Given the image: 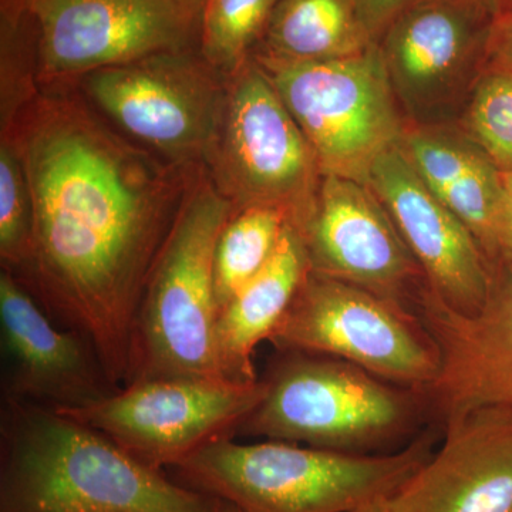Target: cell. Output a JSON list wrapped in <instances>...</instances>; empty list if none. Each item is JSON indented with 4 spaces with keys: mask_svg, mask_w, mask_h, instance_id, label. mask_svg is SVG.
<instances>
[{
    "mask_svg": "<svg viewBox=\"0 0 512 512\" xmlns=\"http://www.w3.org/2000/svg\"><path fill=\"white\" fill-rule=\"evenodd\" d=\"M424 434L389 454H349L288 441L222 439L174 467L180 483L241 512H350L392 497L433 456Z\"/></svg>",
    "mask_w": 512,
    "mask_h": 512,
    "instance_id": "4",
    "label": "cell"
},
{
    "mask_svg": "<svg viewBox=\"0 0 512 512\" xmlns=\"http://www.w3.org/2000/svg\"><path fill=\"white\" fill-rule=\"evenodd\" d=\"M443 446L390 497L392 512H512V410L444 427Z\"/></svg>",
    "mask_w": 512,
    "mask_h": 512,
    "instance_id": "17",
    "label": "cell"
},
{
    "mask_svg": "<svg viewBox=\"0 0 512 512\" xmlns=\"http://www.w3.org/2000/svg\"><path fill=\"white\" fill-rule=\"evenodd\" d=\"M360 18L373 42L379 43L387 28L400 13L417 0H355Z\"/></svg>",
    "mask_w": 512,
    "mask_h": 512,
    "instance_id": "26",
    "label": "cell"
},
{
    "mask_svg": "<svg viewBox=\"0 0 512 512\" xmlns=\"http://www.w3.org/2000/svg\"><path fill=\"white\" fill-rule=\"evenodd\" d=\"M32 200L15 141L0 137V261L18 275L32 251Z\"/></svg>",
    "mask_w": 512,
    "mask_h": 512,
    "instance_id": "25",
    "label": "cell"
},
{
    "mask_svg": "<svg viewBox=\"0 0 512 512\" xmlns=\"http://www.w3.org/2000/svg\"><path fill=\"white\" fill-rule=\"evenodd\" d=\"M177 2L180 3V5L183 6L185 10H188L191 15H194L195 18L200 20V13L202 6H204L205 0H177Z\"/></svg>",
    "mask_w": 512,
    "mask_h": 512,
    "instance_id": "30",
    "label": "cell"
},
{
    "mask_svg": "<svg viewBox=\"0 0 512 512\" xmlns=\"http://www.w3.org/2000/svg\"><path fill=\"white\" fill-rule=\"evenodd\" d=\"M261 380L264 396L238 436L376 454L406 439L429 412L421 390L387 382L338 357L278 352Z\"/></svg>",
    "mask_w": 512,
    "mask_h": 512,
    "instance_id": "5",
    "label": "cell"
},
{
    "mask_svg": "<svg viewBox=\"0 0 512 512\" xmlns=\"http://www.w3.org/2000/svg\"><path fill=\"white\" fill-rule=\"evenodd\" d=\"M498 254V261L512 268V171L504 173L503 208L498 224Z\"/></svg>",
    "mask_w": 512,
    "mask_h": 512,
    "instance_id": "28",
    "label": "cell"
},
{
    "mask_svg": "<svg viewBox=\"0 0 512 512\" xmlns=\"http://www.w3.org/2000/svg\"><path fill=\"white\" fill-rule=\"evenodd\" d=\"M372 188L419 264L427 289L460 315H476L491 282V265L463 221L421 181L397 144L377 157Z\"/></svg>",
    "mask_w": 512,
    "mask_h": 512,
    "instance_id": "15",
    "label": "cell"
},
{
    "mask_svg": "<svg viewBox=\"0 0 512 512\" xmlns=\"http://www.w3.org/2000/svg\"><path fill=\"white\" fill-rule=\"evenodd\" d=\"M456 126L501 173L512 171V70L487 60Z\"/></svg>",
    "mask_w": 512,
    "mask_h": 512,
    "instance_id": "24",
    "label": "cell"
},
{
    "mask_svg": "<svg viewBox=\"0 0 512 512\" xmlns=\"http://www.w3.org/2000/svg\"><path fill=\"white\" fill-rule=\"evenodd\" d=\"M264 392L261 379H154L127 384L92 406L59 412L89 424L141 463L163 471L215 441L238 436Z\"/></svg>",
    "mask_w": 512,
    "mask_h": 512,
    "instance_id": "10",
    "label": "cell"
},
{
    "mask_svg": "<svg viewBox=\"0 0 512 512\" xmlns=\"http://www.w3.org/2000/svg\"><path fill=\"white\" fill-rule=\"evenodd\" d=\"M252 59L301 127L323 175L366 183L377 157L402 141L407 121L379 46L329 62Z\"/></svg>",
    "mask_w": 512,
    "mask_h": 512,
    "instance_id": "7",
    "label": "cell"
},
{
    "mask_svg": "<svg viewBox=\"0 0 512 512\" xmlns=\"http://www.w3.org/2000/svg\"><path fill=\"white\" fill-rule=\"evenodd\" d=\"M487 60L512 70V0L498 2L488 43Z\"/></svg>",
    "mask_w": 512,
    "mask_h": 512,
    "instance_id": "27",
    "label": "cell"
},
{
    "mask_svg": "<svg viewBox=\"0 0 512 512\" xmlns=\"http://www.w3.org/2000/svg\"><path fill=\"white\" fill-rule=\"evenodd\" d=\"M279 0H205L198 20V50L229 76L254 53Z\"/></svg>",
    "mask_w": 512,
    "mask_h": 512,
    "instance_id": "22",
    "label": "cell"
},
{
    "mask_svg": "<svg viewBox=\"0 0 512 512\" xmlns=\"http://www.w3.org/2000/svg\"><path fill=\"white\" fill-rule=\"evenodd\" d=\"M234 211L202 168L188 185L148 274L123 386L154 379H225L217 348L214 256Z\"/></svg>",
    "mask_w": 512,
    "mask_h": 512,
    "instance_id": "3",
    "label": "cell"
},
{
    "mask_svg": "<svg viewBox=\"0 0 512 512\" xmlns=\"http://www.w3.org/2000/svg\"><path fill=\"white\" fill-rule=\"evenodd\" d=\"M373 42L355 0H279L252 55L282 62H329Z\"/></svg>",
    "mask_w": 512,
    "mask_h": 512,
    "instance_id": "20",
    "label": "cell"
},
{
    "mask_svg": "<svg viewBox=\"0 0 512 512\" xmlns=\"http://www.w3.org/2000/svg\"><path fill=\"white\" fill-rule=\"evenodd\" d=\"M289 224L291 217L281 208L256 205L234 211L215 248V295L220 312L274 258Z\"/></svg>",
    "mask_w": 512,
    "mask_h": 512,
    "instance_id": "21",
    "label": "cell"
},
{
    "mask_svg": "<svg viewBox=\"0 0 512 512\" xmlns=\"http://www.w3.org/2000/svg\"><path fill=\"white\" fill-rule=\"evenodd\" d=\"M39 92L32 16L25 0H0V133Z\"/></svg>",
    "mask_w": 512,
    "mask_h": 512,
    "instance_id": "23",
    "label": "cell"
},
{
    "mask_svg": "<svg viewBox=\"0 0 512 512\" xmlns=\"http://www.w3.org/2000/svg\"><path fill=\"white\" fill-rule=\"evenodd\" d=\"M77 89L111 126L175 167L205 168L227 97V76L198 46L87 74Z\"/></svg>",
    "mask_w": 512,
    "mask_h": 512,
    "instance_id": "6",
    "label": "cell"
},
{
    "mask_svg": "<svg viewBox=\"0 0 512 512\" xmlns=\"http://www.w3.org/2000/svg\"><path fill=\"white\" fill-rule=\"evenodd\" d=\"M218 512H241L235 505L227 503V501L218 500Z\"/></svg>",
    "mask_w": 512,
    "mask_h": 512,
    "instance_id": "31",
    "label": "cell"
},
{
    "mask_svg": "<svg viewBox=\"0 0 512 512\" xmlns=\"http://www.w3.org/2000/svg\"><path fill=\"white\" fill-rule=\"evenodd\" d=\"M0 137L15 141L32 200V251L13 275L123 387L148 274L202 168L175 167L138 146L76 86L40 89Z\"/></svg>",
    "mask_w": 512,
    "mask_h": 512,
    "instance_id": "1",
    "label": "cell"
},
{
    "mask_svg": "<svg viewBox=\"0 0 512 512\" xmlns=\"http://www.w3.org/2000/svg\"><path fill=\"white\" fill-rule=\"evenodd\" d=\"M269 342L278 352L338 357L421 392L441 370L439 346L416 312L313 271Z\"/></svg>",
    "mask_w": 512,
    "mask_h": 512,
    "instance_id": "9",
    "label": "cell"
},
{
    "mask_svg": "<svg viewBox=\"0 0 512 512\" xmlns=\"http://www.w3.org/2000/svg\"><path fill=\"white\" fill-rule=\"evenodd\" d=\"M205 170L235 211L281 208L301 228L322 171L288 107L249 57L227 76V97Z\"/></svg>",
    "mask_w": 512,
    "mask_h": 512,
    "instance_id": "8",
    "label": "cell"
},
{
    "mask_svg": "<svg viewBox=\"0 0 512 512\" xmlns=\"http://www.w3.org/2000/svg\"><path fill=\"white\" fill-rule=\"evenodd\" d=\"M400 146L421 181L463 221L495 264L504 173L456 124H407Z\"/></svg>",
    "mask_w": 512,
    "mask_h": 512,
    "instance_id": "18",
    "label": "cell"
},
{
    "mask_svg": "<svg viewBox=\"0 0 512 512\" xmlns=\"http://www.w3.org/2000/svg\"><path fill=\"white\" fill-rule=\"evenodd\" d=\"M350 512H392L390 497H377Z\"/></svg>",
    "mask_w": 512,
    "mask_h": 512,
    "instance_id": "29",
    "label": "cell"
},
{
    "mask_svg": "<svg viewBox=\"0 0 512 512\" xmlns=\"http://www.w3.org/2000/svg\"><path fill=\"white\" fill-rule=\"evenodd\" d=\"M36 32L40 89L198 46V18L177 0H25Z\"/></svg>",
    "mask_w": 512,
    "mask_h": 512,
    "instance_id": "12",
    "label": "cell"
},
{
    "mask_svg": "<svg viewBox=\"0 0 512 512\" xmlns=\"http://www.w3.org/2000/svg\"><path fill=\"white\" fill-rule=\"evenodd\" d=\"M299 231L311 271L360 286L414 311L426 278L369 185L322 175Z\"/></svg>",
    "mask_w": 512,
    "mask_h": 512,
    "instance_id": "13",
    "label": "cell"
},
{
    "mask_svg": "<svg viewBox=\"0 0 512 512\" xmlns=\"http://www.w3.org/2000/svg\"><path fill=\"white\" fill-rule=\"evenodd\" d=\"M487 2H498V0H487Z\"/></svg>",
    "mask_w": 512,
    "mask_h": 512,
    "instance_id": "32",
    "label": "cell"
},
{
    "mask_svg": "<svg viewBox=\"0 0 512 512\" xmlns=\"http://www.w3.org/2000/svg\"><path fill=\"white\" fill-rule=\"evenodd\" d=\"M498 2L417 0L384 32L377 46L407 124H456L487 63Z\"/></svg>",
    "mask_w": 512,
    "mask_h": 512,
    "instance_id": "11",
    "label": "cell"
},
{
    "mask_svg": "<svg viewBox=\"0 0 512 512\" xmlns=\"http://www.w3.org/2000/svg\"><path fill=\"white\" fill-rule=\"evenodd\" d=\"M0 512H218L89 424L3 397Z\"/></svg>",
    "mask_w": 512,
    "mask_h": 512,
    "instance_id": "2",
    "label": "cell"
},
{
    "mask_svg": "<svg viewBox=\"0 0 512 512\" xmlns=\"http://www.w3.org/2000/svg\"><path fill=\"white\" fill-rule=\"evenodd\" d=\"M3 397L52 409H80L121 389L79 333L50 319L25 285L2 268Z\"/></svg>",
    "mask_w": 512,
    "mask_h": 512,
    "instance_id": "16",
    "label": "cell"
},
{
    "mask_svg": "<svg viewBox=\"0 0 512 512\" xmlns=\"http://www.w3.org/2000/svg\"><path fill=\"white\" fill-rule=\"evenodd\" d=\"M311 271L301 231L289 224L269 264L224 306L218 316L217 348L222 375L232 382H256V346L271 339Z\"/></svg>",
    "mask_w": 512,
    "mask_h": 512,
    "instance_id": "19",
    "label": "cell"
},
{
    "mask_svg": "<svg viewBox=\"0 0 512 512\" xmlns=\"http://www.w3.org/2000/svg\"><path fill=\"white\" fill-rule=\"evenodd\" d=\"M417 315L436 340L441 370L424 390L430 413L443 424L485 407L512 410V268L491 265L487 301L476 315L451 311L426 291Z\"/></svg>",
    "mask_w": 512,
    "mask_h": 512,
    "instance_id": "14",
    "label": "cell"
}]
</instances>
